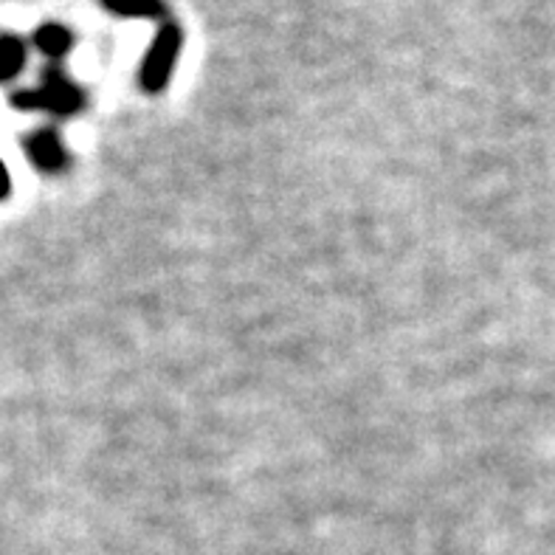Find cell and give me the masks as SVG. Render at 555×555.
<instances>
[{
    "mask_svg": "<svg viewBox=\"0 0 555 555\" xmlns=\"http://www.w3.org/2000/svg\"><path fill=\"white\" fill-rule=\"evenodd\" d=\"M85 91L65 74L60 65H49L40 74V85L17 91L12 96V105L17 111H42L51 116H74L85 107Z\"/></svg>",
    "mask_w": 555,
    "mask_h": 555,
    "instance_id": "cell-1",
    "label": "cell"
},
{
    "mask_svg": "<svg viewBox=\"0 0 555 555\" xmlns=\"http://www.w3.org/2000/svg\"><path fill=\"white\" fill-rule=\"evenodd\" d=\"M183 51V28L176 21L158 26L139 65V88L144 93H164L172 82Z\"/></svg>",
    "mask_w": 555,
    "mask_h": 555,
    "instance_id": "cell-2",
    "label": "cell"
},
{
    "mask_svg": "<svg viewBox=\"0 0 555 555\" xmlns=\"http://www.w3.org/2000/svg\"><path fill=\"white\" fill-rule=\"evenodd\" d=\"M26 153L42 172H63L68 164V150L54 127H42L35 135H28Z\"/></svg>",
    "mask_w": 555,
    "mask_h": 555,
    "instance_id": "cell-3",
    "label": "cell"
},
{
    "mask_svg": "<svg viewBox=\"0 0 555 555\" xmlns=\"http://www.w3.org/2000/svg\"><path fill=\"white\" fill-rule=\"evenodd\" d=\"M31 42H35V49L40 51L42 56H49L51 63L56 65L63 56L70 54L77 37H74V31H70L68 26H63V23H42L35 31V37H31Z\"/></svg>",
    "mask_w": 555,
    "mask_h": 555,
    "instance_id": "cell-4",
    "label": "cell"
},
{
    "mask_svg": "<svg viewBox=\"0 0 555 555\" xmlns=\"http://www.w3.org/2000/svg\"><path fill=\"white\" fill-rule=\"evenodd\" d=\"M99 7L119 21H164L167 3L164 0H99Z\"/></svg>",
    "mask_w": 555,
    "mask_h": 555,
    "instance_id": "cell-5",
    "label": "cell"
},
{
    "mask_svg": "<svg viewBox=\"0 0 555 555\" xmlns=\"http://www.w3.org/2000/svg\"><path fill=\"white\" fill-rule=\"evenodd\" d=\"M26 42L12 31H0V82H9L26 68Z\"/></svg>",
    "mask_w": 555,
    "mask_h": 555,
    "instance_id": "cell-6",
    "label": "cell"
},
{
    "mask_svg": "<svg viewBox=\"0 0 555 555\" xmlns=\"http://www.w3.org/2000/svg\"><path fill=\"white\" fill-rule=\"evenodd\" d=\"M9 192H12V178H9L7 164L0 162V201H3V197H7Z\"/></svg>",
    "mask_w": 555,
    "mask_h": 555,
    "instance_id": "cell-7",
    "label": "cell"
}]
</instances>
